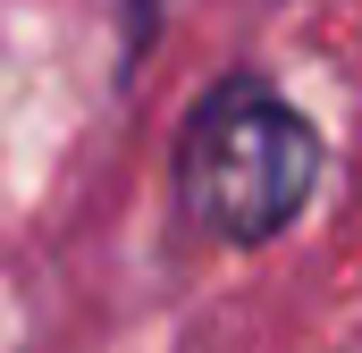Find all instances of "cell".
<instances>
[{
	"mask_svg": "<svg viewBox=\"0 0 362 353\" xmlns=\"http://www.w3.org/2000/svg\"><path fill=\"white\" fill-rule=\"evenodd\" d=\"M320 169H329L320 126L262 68H228L185 109L177 152H169V193H177V219L202 244L262 253L312 210Z\"/></svg>",
	"mask_w": 362,
	"mask_h": 353,
	"instance_id": "1",
	"label": "cell"
},
{
	"mask_svg": "<svg viewBox=\"0 0 362 353\" xmlns=\"http://www.w3.org/2000/svg\"><path fill=\"white\" fill-rule=\"evenodd\" d=\"M118 8V34H127V59H144L152 51V34H160V0H110Z\"/></svg>",
	"mask_w": 362,
	"mask_h": 353,
	"instance_id": "2",
	"label": "cell"
}]
</instances>
